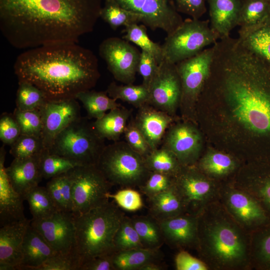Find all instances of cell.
<instances>
[{
  "mask_svg": "<svg viewBox=\"0 0 270 270\" xmlns=\"http://www.w3.org/2000/svg\"><path fill=\"white\" fill-rule=\"evenodd\" d=\"M174 186L184 208L198 206L212 192L210 184L192 170L180 169L174 177Z\"/></svg>",
  "mask_w": 270,
  "mask_h": 270,
  "instance_id": "cell-22",
  "label": "cell"
},
{
  "mask_svg": "<svg viewBox=\"0 0 270 270\" xmlns=\"http://www.w3.org/2000/svg\"><path fill=\"white\" fill-rule=\"evenodd\" d=\"M125 141L135 152L145 158L152 151L144 136L134 119L128 121L124 132Z\"/></svg>",
  "mask_w": 270,
  "mask_h": 270,
  "instance_id": "cell-44",
  "label": "cell"
},
{
  "mask_svg": "<svg viewBox=\"0 0 270 270\" xmlns=\"http://www.w3.org/2000/svg\"><path fill=\"white\" fill-rule=\"evenodd\" d=\"M209 7L210 24L219 40L230 36L238 24L243 0H206Z\"/></svg>",
  "mask_w": 270,
  "mask_h": 270,
  "instance_id": "cell-21",
  "label": "cell"
},
{
  "mask_svg": "<svg viewBox=\"0 0 270 270\" xmlns=\"http://www.w3.org/2000/svg\"><path fill=\"white\" fill-rule=\"evenodd\" d=\"M112 202L74 216L75 244L72 258L78 266L96 257L115 252L114 238L124 217Z\"/></svg>",
  "mask_w": 270,
  "mask_h": 270,
  "instance_id": "cell-3",
  "label": "cell"
},
{
  "mask_svg": "<svg viewBox=\"0 0 270 270\" xmlns=\"http://www.w3.org/2000/svg\"><path fill=\"white\" fill-rule=\"evenodd\" d=\"M213 54L212 46L176 64L182 85L180 103L191 105L202 90L210 74Z\"/></svg>",
  "mask_w": 270,
  "mask_h": 270,
  "instance_id": "cell-13",
  "label": "cell"
},
{
  "mask_svg": "<svg viewBox=\"0 0 270 270\" xmlns=\"http://www.w3.org/2000/svg\"><path fill=\"white\" fill-rule=\"evenodd\" d=\"M164 239L178 246L193 243L198 236L196 219L190 216H177L158 221Z\"/></svg>",
  "mask_w": 270,
  "mask_h": 270,
  "instance_id": "cell-24",
  "label": "cell"
},
{
  "mask_svg": "<svg viewBox=\"0 0 270 270\" xmlns=\"http://www.w3.org/2000/svg\"><path fill=\"white\" fill-rule=\"evenodd\" d=\"M174 184V177L160 172H150L146 182L139 188L150 198L168 189Z\"/></svg>",
  "mask_w": 270,
  "mask_h": 270,
  "instance_id": "cell-45",
  "label": "cell"
},
{
  "mask_svg": "<svg viewBox=\"0 0 270 270\" xmlns=\"http://www.w3.org/2000/svg\"><path fill=\"white\" fill-rule=\"evenodd\" d=\"M158 249L138 248L114 252L112 260L115 270H138L143 265L156 262Z\"/></svg>",
  "mask_w": 270,
  "mask_h": 270,
  "instance_id": "cell-28",
  "label": "cell"
},
{
  "mask_svg": "<svg viewBox=\"0 0 270 270\" xmlns=\"http://www.w3.org/2000/svg\"><path fill=\"white\" fill-rule=\"evenodd\" d=\"M134 119L151 149L161 145L164 134L172 122L171 115L146 104L138 108Z\"/></svg>",
  "mask_w": 270,
  "mask_h": 270,
  "instance_id": "cell-17",
  "label": "cell"
},
{
  "mask_svg": "<svg viewBox=\"0 0 270 270\" xmlns=\"http://www.w3.org/2000/svg\"><path fill=\"white\" fill-rule=\"evenodd\" d=\"M179 13L200 19L206 12V0H171Z\"/></svg>",
  "mask_w": 270,
  "mask_h": 270,
  "instance_id": "cell-50",
  "label": "cell"
},
{
  "mask_svg": "<svg viewBox=\"0 0 270 270\" xmlns=\"http://www.w3.org/2000/svg\"><path fill=\"white\" fill-rule=\"evenodd\" d=\"M248 194L260 203L270 218V176L256 182L249 188Z\"/></svg>",
  "mask_w": 270,
  "mask_h": 270,
  "instance_id": "cell-48",
  "label": "cell"
},
{
  "mask_svg": "<svg viewBox=\"0 0 270 270\" xmlns=\"http://www.w3.org/2000/svg\"><path fill=\"white\" fill-rule=\"evenodd\" d=\"M115 252L144 248L130 218L124 216L114 238Z\"/></svg>",
  "mask_w": 270,
  "mask_h": 270,
  "instance_id": "cell-39",
  "label": "cell"
},
{
  "mask_svg": "<svg viewBox=\"0 0 270 270\" xmlns=\"http://www.w3.org/2000/svg\"><path fill=\"white\" fill-rule=\"evenodd\" d=\"M151 214L158 221L180 215L184 208L174 185L148 198Z\"/></svg>",
  "mask_w": 270,
  "mask_h": 270,
  "instance_id": "cell-27",
  "label": "cell"
},
{
  "mask_svg": "<svg viewBox=\"0 0 270 270\" xmlns=\"http://www.w3.org/2000/svg\"><path fill=\"white\" fill-rule=\"evenodd\" d=\"M21 134L20 126L14 114L5 113L0 118V139L11 146Z\"/></svg>",
  "mask_w": 270,
  "mask_h": 270,
  "instance_id": "cell-47",
  "label": "cell"
},
{
  "mask_svg": "<svg viewBox=\"0 0 270 270\" xmlns=\"http://www.w3.org/2000/svg\"><path fill=\"white\" fill-rule=\"evenodd\" d=\"M200 142L198 130L192 126L184 123L170 126L160 146L170 150L180 164H187L196 157Z\"/></svg>",
  "mask_w": 270,
  "mask_h": 270,
  "instance_id": "cell-15",
  "label": "cell"
},
{
  "mask_svg": "<svg viewBox=\"0 0 270 270\" xmlns=\"http://www.w3.org/2000/svg\"><path fill=\"white\" fill-rule=\"evenodd\" d=\"M56 254L42 235L30 224L23 242L20 270H35Z\"/></svg>",
  "mask_w": 270,
  "mask_h": 270,
  "instance_id": "cell-23",
  "label": "cell"
},
{
  "mask_svg": "<svg viewBox=\"0 0 270 270\" xmlns=\"http://www.w3.org/2000/svg\"><path fill=\"white\" fill-rule=\"evenodd\" d=\"M270 20V1L243 0L238 20V36L244 35Z\"/></svg>",
  "mask_w": 270,
  "mask_h": 270,
  "instance_id": "cell-26",
  "label": "cell"
},
{
  "mask_svg": "<svg viewBox=\"0 0 270 270\" xmlns=\"http://www.w3.org/2000/svg\"><path fill=\"white\" fill-rule=\"evenodd\" d=\"M200 165L206 172L221 176L230 172L234 168V164L228 156L214 152L206 156L202 160Z\"/></svg>",
  "mask_w": 270,
  "mask_h": 270,
  "instance_id": "cell-43",
  "label": "cell"
},
{
  "mask_svg": "<svg viewBox=\"0 0 270 270\" xmlns=\"http://www.w3.org/2000/svg\"><path fill=\"white\" fill-rule=\"evenodd\" d=\"M102 0H0V29L14 48L68 42L92 32Z\"/></svg>",
  "mask_w": 270,
  "mask_h": 270,
  "instance_id": "cell-1",
  "label": "cell"
},
{
  "mask_svg": "<svg viewBox=\"0 0 270 270\" xmlns=\"http://www.w3.org/2000/svg\"><path fill=\"white\" fill-rule=\"evenodd\" d=\"M68 172L72 182L74 216L108 202V195L112 185L96 165L78 166Z\"/></svg>",
  "mask_w": 270,
  "mask_h": 270,
  "instance_id": "cell-7",
  "label": "cell"
},
{
  "mask_svg": "<svg viewBox=\"0 0 270 270\" xmlns=\"http://www.w3.org/2000/svg\"><path fill=\"white\" fill-rule=\"evenodd\" d=\"M175 264L178 270H207V266L203 262L185 251L180 252L177 254Z\"/></svg>",
  "mask_w": 270,
  "mask_h": 270,
  "instance_id": "cell-52",
  "label": "cell"
},
{
  "mask_svg": "<svg viewBox=\"0 0 270 270\" xmlns=\"http://www.w3.org/2000/svg\"><path fill=\"white\" fill-rule=\"evenodd\" d=\"M14 69L18 82L36 86L48 100L76 98L94 87L100 77L96 56L76 42L26 50L17 57Z\"/></svg>",
  "mask_w": 270,
  "mask_h": 270,
  "instance_id": "cell-2",
  "label": "cell"
},
{
  "mask_svg": "<svg viewBox=\"0 0 270 270\" xmlns=\"http://www.w3.org/2000/svg\"><path fill=\"white\" fill-rule=\"evenodd\" d=\"M98 51L116 80L124 84L134 83L141 52L135 46L123 38L110 37L101 42Z\"/></svg>",
  "mask_w": 270,
  "mask_h": 270,
  "instance_id": "cell-9",
  "label": "cell"
},
{
  "mask_svg": "<svg viewBox=\"0 0 270 270\" xmlns=\"http://www.w3.org/2000/svg\"><path fill=\"white\" fill-rule=\"evenodd\" d=\"M6 152L0 151V226L26 220L24 216V200L11 184L4 166Z\"/></svg>",
  "mask_w": 270,
  "mask_h": 270,
  "instance_id": "cell-18",
  "label": "cell"
},
{
  "mask_svg": "<svg viewBox=\"0 0 270 270\" xmlns=\"http://www.w3.org/2000/svg\"><path fill=\"white\" fill-rule=\"evenodd\" d=\"M96 166L112 185L126 188L140 186L150 173L144 158L125 140L106 146Z\"/></svg>",
  "mask_w": 270,
  "mask_h": 270,
  "instance_id": "cell-4",
  "label": "cell"
},
{
  "mask_svg": "<svg viewBox=\"0 0 270 270\" xmlns=\"http://www.w3.org/2000/svg\"><path fill=\"white\" fill-rule=\"evenodd\" d=\"M232 214L240 222L258 229L270 224V218L260 203L250 194L234 190L226 196Z\"/></svg>",
  "mask_w": 270,
  "mask_h": 270,
  "instance_id": "cell-19",
  "label": "cell"
},
{
  "mask_svg": "<svg viewBox=\"0 0 270 270\" xmlns=\"http://www.w3.org/2000/svg\"><path fill=\"white\" fill-rule=\"evenodd\" d=\"M104 140L92 123L81 116L62 130L48 150L80 165H96L106 146Z\"/></svg>",
  "mask_w": 270,
  "mask_h": 270,
  "instance_id": "cell-5",
  "label": "cell"
},
{
  "mask_svg": "<svg viewBox=\"0 0 270 270\" xmlns=\"http://www.w3.org/2000/svg\"><path fill=\"white\" fill-rule=\"evenodd\" d=\"M10 146V152L15 158L39 156L45 149L40 137L24 134H20Z\"/></svg>",
  "mask_w": 270,
  "mask_h": 270,
  "instance_id": "cell-40",
  "label": "cell"
},
{
  "mask_svg": "<svg viewBox=\"0 0 270 270\" xmlns=\"http://www.w3.org/2000/svg\"><path fill=\"white\" fill-rule=\"evenodd\" d=\"M30 222L26 219L1 226L0 270H20L23 242Z\"/></svg>",
  "mask_w": 270,
  "mask_h": 270,
  "instance_id": "cell-16",
  "label": "cell"
},
{
  "mask_svg": "<svg viewBox=\"0 0 270 270\" xmlns=\"http://www.w3.org/2000/svg\"><path fill=\"white\" fill-rule=\"evenodd\" d=\"M238 38L244 46L270 64V20Z\"/></svg>",
  "mask_w": 270,
  "mask_h": 270,
  "instance_id": "cell-32",
  "label": "cell"
},
{
  "mask_svg": "<svg viewBox=\"0 0 270 270\" xmlns=\"http://www.w3.org/2000/svg\"><path fill=\"white\" fill-rule=\"evenodd\" d=\"M158 64L150 54L142 50L138 67V72L142 78V84L148 88L155 76Z\"/></svg>",
  "mask_w": 270,
  "mask_h": 270,
  "instance_id": "cell-49",
  "label": "cell"
},
{
  "mask_svg": "<svg viewBox=\"0 0 270 270\" xmlns=\"http://www.w3.org/2000/svg\"><path fill=\"white\" fill-rule=\"evenodd\" d=\"M108 94L115 100H120L138 108L148 104L149 92L142 84L140 85H118L111 82L106 90Z\"/></svg>",
  "mask_w": 270,
  "mask_h": 270,
  "instance_id": "cell-30",
  "label": "cell"
},
{
  "mask_svg": "<svg viewBox=\"0 0 270 270\" xmlns=\"http://www.w3.org/2000/svg\"><path fill=\"white\" fill-rule=\"evenodd\" d=\"M123 38L139 46L142 50L152 54L159 64L164 60L162 46L153 42L148 36L144 25L133 24L125 27Z\"/></svg>",
  "mask_w": 270,
  "mask_h": 270,
  "instance_id": "cell-34",
  "label": "cell"
},
{
  "mask_svg": "<svg viewBox=\"0 0 270 270\" xmlns=\"http://www.w3.org/2000/svg\"><path fill=\"white\" fill-rule=\"evenodd\" d=\"M40 168L43 178H52L66 173L78 166V162L44 149L40 156Z\"/></svg>",
  "mask_w": 270,
  "mask_h": 270,
  "instance_id": "cell-36",
  "label": "cell"
},
{
  "mask_svg": "<svg viewBox=\"0 0 270 270\" xmlns=\"http://www.w3.org/2000/svg\"><path fill=\"white\" fill-rule=\"evenodd\" d=\"M132 111L121 106L112 109L92 122L96 134L102 138L119 140L128 122Z\"/></svg>",
  "mask_w": 270,
  "mask_h": 270,
  "instance_id": "cell-25",
  "label": "cell"
},
{
  "mask_svg": "<svg viewBox=\"0 0 270 270\" xmlns=\"http://www.w3.org/2000/svg\"><path fill=\"white\" fill-rule=\"evenodd\" d=\"M218 40L209 20L186 19L166 38L162 45L164 59L176 64L196 55Z\"/></svg>",
  "mask_w": 270,
  "mask_h": 270,
  "instance_id": "cell-6",
  "label": "cell"
},
{
  "mask_svg": "<svg viewBox=\"0 0 270 270\" xmlns=\"http://www.w3.org/2000/svg\"><path fill=\"white\" fill-rule=\"evenodd\" d=\"M144 248L158 249L164 238L158 222L154 218L136 217L130 219Z\"/></svg>",
  "mask_w": 270,
  "mask_h": 270,
  "instance_id": "cell-33",
  "label": "cell"
},
{
  "mask_svg": "<svg viewBox=\"0 0 270 270\" xmlns=\"http://www.w3.org/2000/svg\"><path fill=\"white\" fill-rule=\"evenodd\" d=\"M255 238L254 257L260 268L270 270V224L259 228Z\"/></svg>",
  "mask_w": 270,
  "mask_h": 270,
  "instance_id": "cell-42",
  "label": "cell"
},
{
  "mask_svg": "<svg viewBox=\"0 0 270 270\" xmlns=\"http://www.w3.org/2000/svg\"><path fill=\"white\" fill-rule=\"evenodd\" d=\"M76 99L83 104L89 118L96 120L103 116L107 111L121 106L106 92L88 90L78 94Z\"/></svg>",
  "mask_w": 270,
  "mask_h": 270,
  "instance_id": "cell-29",
  "label": "cell"
},
{
  "mask_svg": "<svg viewBox=\"0 0 270 270\" xmlns=\"http://www.w3.org/2000/svg\"><path fill=\"white\" fill-rule=\"evenodd\" d=\"M100 18L114 30L121 26L125 27L141 22L140 16L130 12L116 4L104 1L100 12Z\"/></svg>",
  "mask_w": 270,
  "mask_h": 270,
  "instance_id": "cell-37",
  "label": "cell"
},
{
  "mask_svg": "<svg viewBox=\"0 0 270 270\" xmlns=\"http://www.w3.org/2000/svg\"><path fill=\"white\" fill-rule=\"evenodd\" d=\"M35 270H78V266L72 256L56 254Z\"/></svg>",
  "mask_w": 270,
  "mask_h": 270,
  "instance_id": "cell-51",
  "label": "cell"
},
{
  "mask_svg": "<svg viewBox=\"0 0 270 270\" xmlns=\"http://www.w3.org/2000/svg\"><path fill=\"white\" fill-rule=\"evenodd\" d=\"M40 156L27 158H14L10 164L6 168L11 184L24 200L28 192L38 186L43 178L40 168Z\"/></svg>",
  "mask_w": 270,
  "mask_h": 270,
  "instance_id": "cell-20",
  "label": "cell"
},
{
  "mask_svg": "<svg viewBox=\"0 0 270 270\" xmlns=\"http://www.w3.org/2000/svg\"><path fill=\"white\" fill-rule=\"evenodd\" d=\"M40 111L42 122L41 138L46 150L51 148L62 130L81 117L80 106L76 98L47 100Z\"/></svg>",
  "mask_w": 270,
  "mask_h": 270,
  "instance_id": "cell-14",
  "label": "cell"
},
{
  "mask_svg": "<svg viewBox=\"0 0 270 270\" xmlns=\"http://www.w3.org/2000/svg\"><path fill=\"white\" fill-rule=\"evenodd\" d=\"M24 200L28 203L32 219L46 217L58 210L46 187L38 186L26 194Z\"/></svg>",
  "mask_w": 270,
  "mask_h": 270,
  "instance_id": "cell-35",
  "label": "cell"
},
{
  "mask_svg": "<svg viewBox=\"0 0 270 270\" xmlns=\"http://www.w3.org/2000/svg\"><path fill=\"white\" fill-rule=\"evenodd\" d=\"M13 114L20 126L21 134L41 138L42 122L40 110H20L16 108Z\"/></svg>",
  "mask_w": 270,
  "mask_h": 270,
  "instance_id": "cell-41",
  "label": "cell"
},
{
  "mask_svg": "<svg viewBox=\"0 0 270 270\" xmlns=\"http://www.w3.org/2000/svg\"><path fill=\"white\" fill-rule=\"evenodd\" d=\"M140 16L141 22L152 30L161 29L167 35L184 22L171 0H104Z\"/></svg>",
  "mask_w": 270,
  "mask_h": 270,
  "instance_id": "cell-8",
  "label": "cell"
},
{
  "mask_svg": "<svg viewBox=\"0 0 270 270\" xmlns=\"http://www.w3.org/2000/svg\"><path fill=\"white\" fill-rule=\"evenodd\" d=\"M30 225L39 232L57 254L72 256L75 244L74 215L58 210L46 217L32 219Z\"/></svg>",
  "mask_w": 270,
  "mask_h": 270,
  "instance_id": "cell-11",
  "label": "cell"
},
{
  "mask_svg": "<svg viewBox=\"0 0 270 270\" xmlns=\"http://www.w3.org/2000/svg\"><path fill=\"white\" fill-rule=\"evenodd\" d=\"M46 187L58 210L66 211L61 192L59 175L50 179Z\"/></svg>",
  "mask_w": 270,
  "mask_h": 270,
  "instance_id": "cell-54",
  "label": "cell"
},
{
  "mask_svg": "<svg viewBox=\"0 0 270 270\" xmlns=\"http://www.w3.org/2000/svg\"><path fill=\"white\" fill-rule=\"evenodd\" d=\"M112 254L94 258L82 264L80 270H115Z\"/></svg>",
  "mask_w": 270,
  "mask_h": 270,
  "instance_id": "cell-53",
  "label": "cell"
},
{
  "mask_svg": "<svg viewBox=\"0 0 270 270\" xmlns=\"http://www.w3.org/2000/svg\"><path fill=\"white\" fill-rule=\"evenodd\" d=\"M206 244L209 252L220 264L232 265L244 258L246 248L238 230L226 222H217L206 234Z\"/></svg>",
  "mask_w": 270,
  "mask_h": 270,
  "instance_id": "cell-10",
  "label": "cell"
},
{
  "mask_svg": "<svg viewBox=\"0 0 270 270\" xmlns=\"http://www.w3.org/2000/svg\"><path fill=\"white\" fill-rule=\"evenodd\" d=\"M148 104L172 116L180 102L182 85L176 64L163 60L148 88Z\"/></svg>",
  "mask_w": 270,
  "mask_h": 270,
  "instance_id": "cell-12",
  "label": "cell"
},
{
  "mask_svg": "<svg viewBox=\"0 0 270 270\" xmlns=\"http://www.w3.org/2000/svg\"><path fill=\"white\" fill-rule=\"evenodd\" d=\"M268 0V1H270V0Z\"/></svg>",
  "mask_w": 270,
  "mask_h": 270,
  "instance_id": "cell-56",
  "label": "cell"
},
{
  "mask_svg": "<svg viewBox=\"0 0 270 270\" xmlns=\"http://www.w3.org/2000/svg\"><path fill=\"white\" fill-rule=\"evenodd\" d=\"M162 267L156 262H150L142 266L138 270H160Z\"/></svg>",
  "mask_w": 270,
  "mask_h": 270,
  "instance_id": "cell-55",
  "label": "cell"
},
{
  "mask_svg": "<svg viewBox=\"0 0 270 270\" xmlns=\"http://www.w3.org/2000/svg\"><path fill=\"white\" fill-rule=\"evenodd\" d=\"M144 159L150 172H160L174 177L180 170V164L175 155L162 146L152 150Z\"/></svg>",
  "mask_w": 270,
  "mask_h": 270,
  "instance_id": "cell-31",
  "label": "cell"
},
{
  "mask_svg": "<svg viewBox=\"0 0 270 270\" xmlns=\"http://www.w3.org/2000/svg\"><path fill=\"white\" fill-rule=\"evenodd\" d=\"M47 100L44 94L36 86L26 82H18L16 108L20 110H40Z\"/></svg>",
  "mask_w": 270,
  "mask_h": 270,
  "instance_id": "cell-38",
  "label": "cell"
},
{
  "mask_svg": "<svg viewBox=\"0 0 270 270\" xmlns=\"http://www.w3.org/2000/svg\"><path fill=\"white\" fill-rule=\"evenodd\" d=\"M108 196L109 198L113 199L120 207L126 210L136 211L143 206L140 193L130 188L119 190L114 194L109 192Z\"/></svg>",
  "mask_w": 270,
  "mask_h": 270,
  "instance_id": "cell-46",
  "label": "cell"
}]
</instances>
